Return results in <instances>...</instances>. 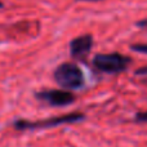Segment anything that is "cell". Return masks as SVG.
Wrapping results in <instances>:
<instances>
[{"instance_id": "cell-3", "label": "cell", "mask_w": 147, "mask_h": 147, "mask_svg": "<svg viewBox=\"0 0 147 147\" xmlns=\"http://www.w3.org/2000/svg\"><path fill=\"white\" fill-rule=\"evenodd\" d=\"M84 119V114L81 112H71V114L61 115V116L49 117L45 120H39V121H27V120H18L14 123V127L17 129H45L52 128L61 124H69V123H76Z\"/></svg>"}, {"instance_id": "cell-1", "label": "cell", "mask_w": 147, "mask_h": 147, "mask_svg": "<svg viewBox=\"0 0 147 147\" xmlns=\"http://www.w3.org/2000/svg\"><path fill=\"white\" fill-rule=\"evenodd\" d=\"M54 80L63 89H79L84 85V74L78 65L65 62L54 70Z\"/></svg>"}, {"instance_id": "cell-11", "label": "cell", "mask_w": 147, "mask_h": 147, "mask_svg": "<svg viewBox=\"0 0 147 147\" xmlns=\"http://www.w3.org/2000/svg\"><path fill=\"white\" fill-rule=\"evenodd\" d=\"M1 8H3V3L0 1V9H1Z\"/></svg>"}, {"instance_id": "cell-2", "label": "cell", "mask_w": 147, "mask_h": 147, "mask_svg": "<svg viewBox=\"0 0 147 147\" xmlns=\"http://www.w3.org/2000/svg\"><path fill=\"white\" fill-rule=\"evenodd\" d=\"M93 66L106 74H119L128 69L132 59L120 53H99L93 57Z\"/></svg>"}, {"instance_id": "cell-4", "label": "cell", "mask_w": 147, "mask_h": 147, "mask_svg": "<svg viewBox=\"0 0 147 147\" xmlns=\"http://www.w3.org/2000/svg\"><path fill=\"white\" fill-rule=\"evenodd\" d=\"M36 97L41 101H45L51 106H66L75 101V97L71 92L65 89H49L36 93Z\"/></svg>"}, {"instance_id": "cell-6", "label": "cell", "mask_w": 147, "mask_h": 147, "mask_svg": "<svg viewBox=\"0 0 147 147\" xmlns=\"http://www.w3.org/2000/svg\"><path fill=\"white\" fill-rule=\"evenodd\" d=\"M130 49L138 53H145L147 54V44H133L130 45Z\"/></svg>"}, {"instance_id": "cell-8", "label": "cell", "mask_w": 147, "mask_h": 147, "mask_svg": "<svg viewBox=\"0 0 147 147\" xmlns=\"http://www.w3.org/2000/svg\"><path fill=\"white\" fill-rule=\"evenodd\" d=\"M136 75H138V76H146L147 75V66L140 67L138 70H136Z\"/></svg>"}, {"instance_id": "cell-5", "label": "cell", "mask_w": 147, "mask_h": 147, "mask_svg": "<svg viewBox=\"0 0 147 147\" xmlns=\"http://www.w3.org/2000/svg\"><path fill=\"white\" fill-rule=\"evenodd\" d=\"M93 48V36L85 34L75 38L70 43V53L74 58H84Z\"/></svg>"}, {"instance_id": "cell-10", "label": "cell", "mask_w": 147, "mask_h": 147, "mask_svg": "<svg viewBox=\"0 0 147 147\" xmlns=\"http://www.w3.org/2000/svg\"><path fill=\"white\" fill-rule=\"evenodd\" d=\"M79 1H99V0H79Z\"/></svg>"}, {"instance_id": "cell-7", "label": "cell", "mask_w": 147, "mask_h": 147, "mask_svg": "<svg viewBox=\"0 0 147 147\" xmlns=\"http://www.w3.org/2000/svg\"><path fill=\"white\" fill-rule=\"evenodd\" d=\"M136 120L137 121H147V112H140L136 115Z\"/></svg>"}, {"instance_id": "cell-9", "label": "cell", "mask_w": 147, "mask_h": 147, "mask_svg": "<svg viewBox=\"0 0 147 147\" xmlns=\"http://www.w3.org/2000/svg\"><path fill=\"white\" fill-rule=\"evenodd\" d=\"M137 26H138V27H141V28H146V30H147V18H146V20L140 21V22H137Z\"/></svg>"}]
</instances>
